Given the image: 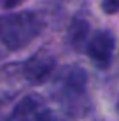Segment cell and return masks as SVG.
Wrapping results in <instances>:
<instances>
[{
  "instance_id": "cell-1",
  "label": "cell",
  "mask_w": 119,
  "mask_h": 121,
  "mask_svg": "<svg viewBox=\"0 0 119 121\" xmlns=\"http://www.w3.org/2000/svg\"><path fill=\"white\" fill-rule=\"evenodd\" d=\"M40 32V21L32 12L9 14L0 18V42L9 49L26 46Z\"/></svg>"
},
{
  "instance_id": "cell-2",
  "label": "cell",
  "mask_w": 119,
  "mask_h": 121,
  "mask_svg": "<svg viewBox=\"0 0 119 121\" xmlns=\"http://www.w3.org/2000/svg\"><path fill=\"white\" fill-rule=\"evenodd\" d=\"M114 49H116V39L114 35L107 30L95 32L93 37L88 40L86 53L100 69H107L112 61Z\"/></svg>"
},
{
  "instance_id": "cell-3",
  "label": "cell",
  "mask_w": 119,
  "mask_h": 121,
  "mask_svg": "<svg viewBox=\"0 0 119 121\" xmlns=\"http://www.w3.org/2000/svg\"><path fill=\"white\" fill-rule=\"evenodd\" d=\"M53 67H54V58L51 55H47V53L40 51L37 55H33L23 65V74H25L28 82L40 84V82H44L49 77Z\"/></svg>"
},
{
  "instance_id": "cell-4",
  "label": "cell",
  "mask_w": 119,
  "mask_h": 121,
  "mask_svg": "<svg viewBox=\"0 0 119 121\" xmlns=\"http://www.w3.org/2000/svg\"><path fill=\"white\" fill-rule=\"evenodd\" d=\"M44 112H46L44 100L37 95H28L12 109L9 121H40Z\"/></svg>"
},
{
  "instance_id": "cell-5",
  "label": "cell",
  "mask_w": 119,
  "mask_h": 121,
  "mask_svg": "<svg viewBox=\"0 0 119 121\" xmlns=\"http://www.w3.org/2000/svg\"><path fill=\"white\" fill-rule=\"evenodd\" d=\"M88 32L89 26L88 23L82 21V19H75L70 26V42L74 48H79V46L84 44V40L88 39Z\"/></svg>"
},
{
  "instance_id": "cell-6",
  "label": "cell",
  "mask_w": 119,
  "mask_h": 121,
  "mask_svg": "<svg viewBox=\"0 0 119 121\" xmlns=\"http://www.w3.org/2000/svg\"><path fill=\"white\" fill-rule=\"evenodd\" d=\"M102 7L107 14H114V12L119 11V0H103Z\"/></svg>"
},
{
  "instance_id": "cell-7",
  "label": "cell",
  "mask_w": 119,
  "mask_h": 121,
  "mask_svg": "<svg viewBox=\"0 0 119 121\" xmlns=\"http://www.w3.org/2000/svg\"><path fill=\"white\" fill-rule=\"evenodd\" d=\"M18 2H19V0H5V5L7 7H12V5H16Z\"/></svg>"
},
{
  "instance_id": "cell-8",
  "label": "cell",
  "mask_w": 119,
  "mask_h": 121,
  "mask_svg": "<svg viewBox=\"0 0 119 121\" xmlns=\"http://www.w3.org/2000/svg\"><path fill=\"white\" fill-rule=\"evenodd\" d=\"M117 114H119V100H117Z\"/></svg>"
}]
</instances>
